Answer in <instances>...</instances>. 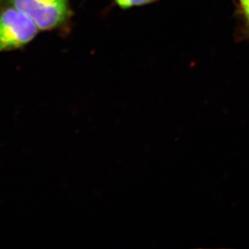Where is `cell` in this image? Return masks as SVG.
Segmentation results:
<instances>
[{
  "label": "cell",
  "instance_id": "3957f363",
  "mask_svg": "<svg viewBox=\"0 0 249 249\" xmlns=\"http://www.w3.org/2000/svg\"><path fill=\"white\" fill-rule=\"evenodd\" d=\"M157 0H114V5L120 9L126 10L134 7H140L143 5L150 4Z\"/></svg>",
  "mask_w": 249,
  "mask_h": 249
},
{
  "label": "cell",
  "instance_id": "277c9868",
  "mask_svg": "<svg viewBox=\"0 0 249 249\" xmlns=\"http://www.w3.org/2000/svg\"><path fill=\"white\" fill-rule=\"evenodd\" d=\"M244 7V11H245V16L247 17L248 21L249 22V5L245 6Z\"/></svg>",
  "mask_w": 249,
  "mask_h": 249
},
{
  "label": "cell",
  "instance_id": "7a4b0ae2",
  "mask_svg": "<svg viewBox=\"0 0 249 249\" xmlns=\"http://www.w3.org/2000/svg\"><path fill=\"white\" fill-rule=\"evenodd\" d=\"M39 31L27 15L0 3V53L24 50L36 37Z\"/></svg>",
  "mask_w": 249,
  "mask_h": 249
},
{
  "label": "cell",
  "instance_id": "5b68a950",
  "mask_svg": "<svg viewBox=\"0 0 249 249\" xmlns=\"http://www.w3.org/2000/svg\"><path fill=\"white\" fill-rule=\"evenodd\" d=\"M240 2H241V4H242L243 7L249 5V0H240Z\"/></svg>",
  "mask_w": 249,
  "mask_h": 249
},
{
  "label": "cell",
  "instance_id": "6da1fadb",
  "mask_svg": "<svg viewBox=\"0 0 249 249\" xmlns=\"http://www.w3.org/2000/svg\"><path fill=\"white\" fill-rule=\"evenodd\" d=\"M27 15L42 32H58L67 36L71 33L74 12L71 0H0Z\"/></svg>",
  "mask_w": 249,
  "mask_h": 249
}]
</instances>
